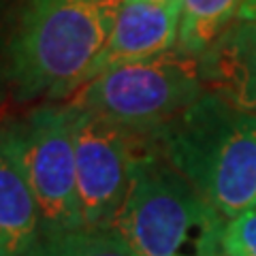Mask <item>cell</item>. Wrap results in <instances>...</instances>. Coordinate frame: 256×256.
<instances>
[{"label":"cell","instance_id":"cell-8","mask_svg":"<svg viewBox=\"0 0 256 256\" xmlns=\"http://www.w3.org/2000/svg\"><path fill=\"white\" fill-rule=\"evenodd\" d=\"M198 60L207 92L256 116V20H237Z\"/></svg>","mask_w":256,"mask_h":256},{"label":"cell","instance_id":"cell-3","mask_svg":"<svg viewBox=\"0 0 256 256\" xmlns=\"http://www.w3.org/2000/svg\"><path fill=\"white\" fill-rule=\"evenodd\" d=\"M224 222L148 139L111 228L134 256H220Z\"/></svg>","mask_w":256,"mask_h":256},{"label":"cell","instance_id":"cell-7","mask_svg":"<svg viewBox=\"0 0 256 256\" xmlns=\"http://www.w3.org/2000/svg\"><path fill=\"white\" fill-rule=\"evenodd\" d=\"M182 2L126 0L116 13L109 41L88 73L86 84L114 66L143 62L178 47Z\"/></svg>","mask_w":256,"mask_h":256},{"label":"cell","instance_id":"cell-6","mask_svg":"<svg viewBox=\"0 0 256 256\" xmlns=\"http://www.w3.org/2000/svg\"><path fill=\"white\" fill-rule=\"evenodd\" d=\"M41 230L84 228L77 198V158L70 107L43 105L15 124Z\"/></svg>","mask_w":256,"mask_h":256},{"label":"cell","instance_id":"cell-1","mask_svg":"<svg viewBox=\"0 0 256 256\" xmlns=\"http://www.w3.org/2000/svg\"><path fill=\"white\" fill-rule=\"evenodd\" d=\"M150 139L224 220L256 207V116L205 92Z\"/></svg>","mask_w":256,"mask_h":256},{"label":"cell","instance_id":"cell-5","mask_svg":"<svg viewBox=\"0 0 256 256\" xmlns=\"http://www.w3.org/2000/svg\"><path fill=\"white\" fill-rule=\"evenodd\" d=\"M77 198L84 228H111L130 192L134 164L150 137L70 105Z\"/></svg>","mask_w":256,"mask_h":256},{"label":"cell","instance_id":"cell-4","mask_svg":"<svg viewBox=\"0 0 256 256\" xmlns=\"http://www.w3.org/2000/svg\"><path fill=\"white\" fill-rule=\"evenodd\" d=\"M205 92L201 60L173 47L156 58L105 70L79 88L68 102L143 137H154Z\"/></svg>","mask_w":256,"mask_h":256},{"label":"cell","instance_id":"cell-9","mask_svg":"<svg viewBox=\"0 0 256 256\" xmlns=\"http://www.w3.org/2000/svg\"><path fill=\"white\" fill-rule=\"evenodd\" d=\"M41 230L38 207L22 160L15 124L0 128V246L26 256Z\"/></svg>","mask_w":256,"mask_h":256},{"label":"cell","instance_id":"cell-10","mask_svg":"<svg viewBox=\"0 0 256 256\" xmlns=\"http://www.w3.org/2000/svg\"><path fill=\"white\" fill-rule=\"evenodd\" d=\"M246 0H184L178 50L201 58L239 20Z\"/></svg>","mask_w":256,"mask_h":256},{"label":"cell","instance_id":"cell-2","mask_svg":"<svg viewBox=\"0 0 256 256\" xmlns=\"http://www.w3.org/2000/svg\"><path fill=\"white\" fill-rule=\"evenodd\" d=\"M116 13L68 0H22L6 41V77L20 98H64L86 84Z\"/></svg>","mask_w":256,"mask_h":256},{"label":"cell","instance_id":"cell-14","mask_svg":"<svg viewBox=\"0 0 256 256\" xmlns=\"http://www.w3.org/2000/svg\"><path fill=\"white\" fill-rule=\"evenodd\" d=\"M239 20H256V0H246Z\"/></svg>","mask_w":256,"mask_h":256},{"label":"cell","instance_id":"cell-15","mask_svg":"<svg viewBox=\"0 0 256 256\" xmlns=\"http://www.w3.org/2000/svg\"><path fill=\"white\" fill-rule=\"evenodd\" d=\"M0 256H11V254H9V252H6V250H4V248H2V246H0Z\"/></svg>","mask_w":256,"mask_h":256},{"label":"cell","instance_id":"cell-11","mask_svg":"<svg viewBox=\"0 0 256 256\" xmlns=\"http://www.w3.org/2000/svg\"><path fill=\"white\" fill-rule=\"evenodd\" d=\"M26 256H134L114 228L38 230Z\"/></svg>","mask_w":256,"mask_h":256},{"label":"cell","instance_id":"cell-13","mask_svg":"<svg viewBox=\"0 0 256 256\" xmlns=\"http://www.w3.org/2000/svg\"><path fill=\"white\" fill-rule=\"evenodd\" d=\"M68 2H79V4H88V6H96L102 11H111L118 13V9L122 6L126 0H68Z\"/></svg>","mask_w":256,"mask_h":256},{"label":"cell","instance_id":"cell-16","mask_svg":"<svg viewBox=\"0 0 256 256\" xmlns=\"http://www.w3.org/2000/svg\"><path fill=\"white\" fill-rule=\"evenodd\" d=\"M148 2H166V0H148Z\"/></svg>","mask_w":256,"mask_h":256},{"label":"cell","instance_id":"cell-12","mask_svg":"<svg viewBox=\"0 0 256 256\" xmlns=\"http://www.w3.org/2000/svg\"><path fill=\"white\" fill-rule=\"evenodd\" d=\"M220 256H256V207L224 222Z\"/></svg>","mask_w":256,"mask_h":256}]
</instances>
